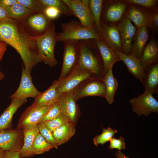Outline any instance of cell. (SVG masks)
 Returning a JSON list of instances; mask_svg holds the SVG:
<instances>
[{
    "label": "cell",
    "mask_w": 158,
    "mask_h": 158,
    "mask_svg": "<svg viewBox=\"0 0 158 158\" xmlns=\"http://www.w3.org/2000/svg\"><path fill=\"white\" fill-rule=\"evenodd\" d=\"M0 40L15 49L20 56L25 69L30 73L32 68L42 61L35 38L25 32L19 21L7 18L0 21Z\"/></svg>",
    "instance_id": "obj_1"
},
{
    "label": "cell",
    "mask_w": 158,
    "mask_h": 158,
    "mask_svg": "<svg viewBox=\"0 0 158 158\" xmlns=\"http://www.w3.org/2000/svg\"><path fill=\"white\" fill-rule=\"evenodd\" d=\"M79 42L80 54L78 65L95 77L103 78L105 73L102 57L95 40Z\"/></svg>",
    "instance_id": "obj_2"
},
{
    "label": "cell",
    "mask_w": 158,
    "mask_h": 158,
    "mask_svg": "<svg viewBox=\"0 0 158 158\" xmlns=\"http://www.w3.org/2000/svg\"><path fill=\"white\" fill-rule=\"evenodd\" d=\"M61 32L57 34V40L63 42L68 40L80 41L101 39L95 28L83 26L79 21L72 19L62 23Z\"/></svg>",
    "instance_id": "obj_3"
},
{
    "label": "cell",
    "mask_w": 158,
    "mask_h": 158,
    "mask_svg": "<svg viewBox=\"0 0 158 158\" xmlns=\"http://www.w3.org/2000/svg\"><path fill=\"white\" fill-rule=\"evenodd\" d=\"M35 38L41 61L51 67L56 65L58 61L55 57L54 49L58 41L57 34L54 23L44 34Z\"/></svg>",
    "instance_id": "obj_4"
},
{
    "label": "cell",
    "mask_w": 158,
    "mask_h": 158,
    "mask_svg": "<svg viewBox=\"0 0 158 158\" xmlns=\"http://www.w3.org/2000/svg\"><path fill=\"white\" fill-rule=\"evenodd\" d=\"M25 32L36 37L44 34L53 23L42 13L34 11L19 20Z\"/></svg>",
    "instance_id": "obj_5"
},
{
    "label": "cell",
    "mask_w": 158,
    "mask_h": 158,
    "mask_svg": "<svg viewBox=\"0 0 158 158\" xmlns=\"http://www.w3.org/2000/svg\"><path fill=\"white\" fill-rule=\"evenodd\" d=\"M63 42V60L59 80L66 78L75 68L78 63L80 54L79 41L68 40Z\"/></svg>",
    "instance_id": "obj_6"
},
{
    "label": "cell",
    "mask_w": 158,
    "mask_h": 158,
    "mask_svg": "<svg viewBox=\"0 0 158 158\" xmlns=\"http://www.w3.org/2000/svg\"><path fill=\"white\" fill-rule=\"evenodd\" d=\"M128 5L125 0H104L101 23L114 24L119 22L124 17Z\"/></svg>",
    "instance_id": "obj_7"
},
{
    "label": "cell",
    "mask_w": 158,
    "mask_h": 158,
    "mask_svg": "<svg viewBox=\"0 0 158 158\" xmlns=\"http://www.w3.org/2000/svg\"><path fill=\"white\" fill-rule=\"evenodd\" d=\"M73 91L76 101L89 96L106 97V89L102 78L94 77L86 80Z\"/></svg>",
    "instance_id": "obj_8"
},
{
    "label": "cell",
    "mask_w": 158,
    "mask_h": 158,
    "mask_svg": "<svg viewBox=\"0 0 158 158\" xmlns=\"http://www.w3.org/2000/svg\"><path fill=\"white\" fill-rule=\"evenodd\" d=\"M152 95L145 90L142 94L129 100L133 111L138 116H147L152 112L158 113V102Z\"/></svg>",
    "instance_id": "obj_9"
},
{
    "label": "cell",
    "mask_w": 158,
    "mask_h": 158,
    "mask_svg": "<svg viewBox=\"0 0 158 158\" xmlns=\"http://www.w3.org/2000/svg\"><path fill=\"white\" fill-rule=\"evenodd\" d=\"M94 77H95L78 65L67 77L62 80H58L57 92L62 95L72 91L85 80Z\"/></svg>",
    "instance_id": "obj_10"
},
{
    "label": "cell",
    "mask_w": 158,
    "mask_h": 158,
    "mask_svg": "<svg viewBox=\"0 0 158 158\" xmlns=\"http://www.w3.org/2000/svg\"><path fill=\"white\" fill-rule=\"evenodd\" d=\"M24 143L23 130H0V148L6 151L20 152Z\"/></svg>",
    "instance_id": "obj_11"
},
{
    "label": "cell",
    "mask_w": 158,
    "mask_h": 158,
    "mask_svg": "<svg viewBox=\"0 0 158 158\" xmlns=\"http://www.w3.org/2000/svg\"><path fill=\"white\" fill-rule=\"evenodd\" d=\"M49 106L28 107L22 114L17 128L23 130L37 125L47 113Z\"/></svg>",
    "instance_id": "obj_12"
},
{
    "label": "cell",
    "mask_w": 158,
    "mask_h": 158,
    "mask_svg": "<svg viewBox=\"0 0 158 158\" xmlns=\"http://www.w3.org/2000/svg\"><path fill=\"white\" fill-rule=\"evenodd\" d=\"M40 93L33 83L30 73L26 70L22 65L21 79L19 86L16 91L9 97L11 99L35 98Z\"/></svg>",
    "instance_id": "obj_13"
},
{
    "label": "cell",
    "mask_w": 158,
    "mask_h": 158,
    "mask_svg": "<svg viewBox=\"0 0 158 158\" xmlns=\"http://www.w3.org/2000/svg\"><path fill=\"white\" fill-rule=\"evenodd\" d=\"M101 40L115 51L123 53L120 36L117 25L114 23H101L98 32Z\"/></svg>",
    "instance_id": "obj_14"
},
{
    "label": "cell",
    "mask_w": 158,
    "mask_h": 158,
    "mask_svg": "<svg viewBox=\"0 0 158 158\" xmlns=\"http://www.w3.org/2000/svg\"><path fill=\"white\" fill-rule=\"evenodd\" d=\"M71 10L73 15L77 17L84 27H95V19L89 7L84 5L81 0H63Z\"/></svg>",
    "instance_id": "obj_15"
},
{
    "label": "cell",
    "mask_w": 158,
    "mask_h": 158,
    "mask_svg": "<svg viewBox=\"0 0 158 158\" xmlns=\"http://www.w3.org/2000/svg\"><path fill=\"white\" fill-rule=\"evenodd\" d=\"M120 35L123 53L130 54L132 40L137 31L136 27L133 25L130 20L124 16L117 25Z\"/></svg>",
    "instance_id": "obj_16"
},
{
    "label": "cell",
    "mask_w": 158,
    "mask_h": 158,
    "mask_svg": "<svg viewBox=\"0 0 158 158\" xmlns=\"http://www.w3.org/2000/svg\"><path fill=\"white\" fill-rule=\"evenodd\" d=\"M76 101L73 90L63 94L59 101L61 113L75 126L80 114Z\"/></svg>",
    "instance_id": "obj_17"
},
{
    "label": "cell",
    "mask_w": 158,
    "mask_h": 158,
    "mask_svg": "<svg viewBox=\"0 0 158 158\" xmlns=\"http://www.w3.org/2000/svg\"><path fill=\"white\" fill-rule=\"evenodd\" d=\"M152 11L131 4H128L124 17L133 22L136 26L149 27Z\"/></svg>",
    "instance_id": "obj_18"
},
{
    "label": "cell",
    "mask_w": 158,
    "mask_h": 158,
    "mask_svg": "<svg viewBox=\"0 0 158 158\" xmlns=\"http://www.w3.org/2000/svg\"><path fill=\"white\" fill-rule=\"evenodd\" d=\"M59 83L58 80L54 81L47 89L43 92H40L39 95L35 98L34 101L30 106L43 107L59 101L63 95L59 94L57 92Z\"/></svg>",
    "instance_id": "obj_19"
},
{
    "label": "cell",
    "mask_w": 158,
    "mask_h": 158,
    "mask_svg": "<svg viewBox=\"0 0 158 158\" xmlns=\"http://www.w3.org/2000/svg\"><path fill=\"white\" fill-rule=\"evenodd\" d=\"M115 51L120 61L125 63L129 72L142 83L145 71L140 59L131 55H127L118 51Z\"/></svg>",
    "instance_id": "obj_20"
},
{
    "label": "cell",
    "mask_w": 158,
    "mask_h": 158,
    "mask_svg": "<svg viewBox=\"0 0 158 158\" xmlns=\"http://www.w3.org/2000/svg\"><path fill=\"white\" fill-rule=\"evenodd\" d=\"M95 43L102 57L105 73L120 59L115 51L105 44L101 39L95 40Z\"/></svg>",
    "instance_id": "obj_21"
},
{
    "label": "cell",
    "mask_w": 158,
    "mask_h": 158,
    "mask_svg": "<svg viewBox=\"0 0 158 158\" xmlns=\"http://www.w3.org/2000/svg\"><path fill=\"white\" fill-rule=\"evenodd\" d=\"M140 60L145 72L158 63V47L154 39H152L144 48Z\"/></svg>",
    "instance_id": "obj_22"
},
{
    "label": "cell",
    "mask_w": 158,
    "mask_h": 158,
    "mask_svg": "<svg viewBox=\"0 0 158 158\" xmlns=\"http://www.w3.org/2000/svg\"><path fill=\"white\" fill-rule=\"evenodd\" d=\"M27 101V99H12L9 105L0 116V130L11 129L14 114L19 108Z\"/></svg>",
    "instance_id": "obj_23"
},
{
    "label": "cell",
    "mask_w": 158,
    "mask_h": 158,
    "mask_svg": "<svg viewBox=\"0 0 158 158\" xmlns=\"http://www.w3.org/2000/svg\"><path fill=\"white\" fill-rule=\"evenodd\" d=\"M134 37L135 42L129 54L140 59L148 38L147 27L142 26L138 28Z\"/></svg>",
    "instance_id": "obj_24"
},
{
    "label": "cell",
    "mask_w": 158,
    "mask_h": 158,
    "mask_svg": "<svg viewBox=\"0 0 158 158\" xmlns=\"http://www.w3.org/2000/svg\"><path fill=\"white\" fill-rule=\"evenodd\" d=\"M145 90L151 94H158V64L149 68L145 72L142 83Z\"/></svg>",
    "instance_id": "obj_25"
},
{
    "label": "cell",
    "mask_w": 158,
    "mask_h": 158,
    "mask_svg": "<svg viewBox=\"0 0 158 158\" xmlns=\"http://www.w3.org/2000/svg\"><path fill=\"white\" fill-rule=\"evenodd\" d=\"M75 126L69 122L57 128L52 132L58 146L68 141L75 134Z\"/></svg>",
    "instance_id": "obj_26"
},
{
    "label": "cell",
    "mask_w": 158,
    "mask_h": 158,
    "mask_svg": "<svg viewBox=\"0 0 158 158\" xmlns=\"http://www.w3.org/2000/svg\"><path fill=\"white\" fill-rule=\"evenodd\" d=\"M113 66L106 72L103 78L105 85L106 95L105 98L109 104L114 101V97L118 86L116 78L114 76L112 71Z\"/></svg>",
    "instance_id": "obj_27"
},
{
    "label": "cell",
    "mask_w": 158,
    "mask_h": 158,
    "mask_svg": "<svg viewBox=\"0 0 158 158\" xmlns=\"http://www.w3.org/2000/svg\"><path fill=\"white\" fill-rule=\"evenodd\" d=\"M24 143L19 152V157H29L33 142L37 135L39 133L37 125L31 128L23 130Z\"/></svg>",
    "instance_id": "obj_28"
},
{
    "label": "cell",
    "mask_w": 158,
    "mask_h": 158,
    "mask_svg": "<svg viewBox=\"0 0 158 158\" xmlns=\"http://www.w3.org/2000/svg\"><path fill=\"white\" fill-rule=\"evenodd\" d=\"M5 9L8 18L20 20L34 11L17 3L11 6L0 4Z\"/></svg>",
    "instance_id": "obj_29"
},
{
    "label": "cell",
    "mask_w": 158,
    "mask_h": 158,
    "mask_svg": "<svg viewBox=\"0 0 158 158\" xmlns=\"http://www.w3.org/2000/svg\"><path fill=\"white\" fill-rule=\"evenodd\" d=\"M54 148L39 133L36 135L32 145L29 154L30 157L36 154H41Z\"/></svg>",
    "instance_id": "obj_30"
},
{
    "label": "cell",
    "mask_w": 158,
    "mask_h": 158,
    "mask_svg": "<svg viewBox=\"0 0 158 158\" xmlns=\"http://www.w3.org/2000/svg\"><path fill=\"white\" fill-rule=\"evenodd\" d=\"M41 11L48 6H54L57 8L61 14L66 16L73 15L71 10L63 0H39Z\"/></svg>",
    "instance_id": "obj_31"
},
{
    "label": "cell",
    "mask_w": 158,
    "mask_h": 158,
    "mask_svg": "<svg viewBox=\"0 0 158 158\" xmlns=\"http://www.w3.org/2000/svg\"><path fill=\"white\" fill-rule=\"evenodd\" d=\"M103 0H89V8L95 19V28L98 33L101 26V16Z\"/></svg>",
    "instance_id": "obj_32"
},
{
    "label": "cell",
    "mask_w": 158,
    "mask_h": 158,
    "mask_svg": "<svg viewBox=\"0 0 158 158\" xmlns=\"http://www.w3.org/2000/svg\"><path fill=\"white\" fill-rule=\"evenodd\" d=\"M102 132L100 135H97L93 139V142L95 145L97 146L99 144L102 145L109 141L114 135L117 132L116 129H114L111 127L105 129L102 127Z\"/></svg>",
    "instance_id": "obj_33"
},
{
    "label": "cell",
    "mask_w": 158,
    "mask_h": 158,
    "mask_svg": "<svg viewBox=\"0 0 158 158\" xmlns=\"http://www.w3.org/2000/svg\"><path fill=\"white\" fill-rule=\"evenodd\" d=\"M69 122H70L67 117L61 113L55 118L44 122L46 126L52 132L59 127Z\"/></svg>",
    "instance_id": "obj_34"
},
{
    "label": "cell",
    "mask_w": 158,
    "mask_h": 158,
    "mask_svg": "<svg viewBox=\"0 0 158 158\" xmlns=\"http://www.w3.org/2000/svg\"><path fill=\"white\" fill-rule=\"evenodd\" d=\"M39 133L49 143L52 145L56 149L59 146L54 139L52 132L46 126L44 122H41L37 124Z\"/></svg>",
    "instance_id": "obj_35"
},
{
    "label": "cell",
    "mask_w": 158,
    "mask_h": 158,
    "mask_svg": "<svg viewBox=\"0 0 158 158\" xmlns=\"http://www.w3.org/2000/svg\"><path fill=\"white\" fill-rule=\"evenodd\" d=\"M125 1L128 4L137 5L152 11H157L158 0H126Z\"/></svg>",
    "instance_id": "obj_36"
},
{
    "label": "cell",
    "mask_w": 158,
    "mask_h": 158,
    "mask_svg": "<svg viewBox=\"0 0 158 158\" xmlns=\"http://www.w3.org/2000/svg\"><path fill=\"white\" fill-rule=\"evenodd\" d=\"M61 113L59 102L58 101L50 105L48 110L40 122H44L52 119L58 116Z\"/></svg>",
    "instance_id": "obj_37"
},
{
    "label": "cell",
    "mask_w": 158,
    "mask_h": 158,
    "mask_svg": "<svg viewBox=\"0 0 158 158\" xmlns=\"http://www.w3.org/2000/svg\"><path fill=\"white\" fill-rule=\"evenodd\" d=\"M17 1V3L32 11L41 12L39 0Z\"/></svg>",
    "instance_id": "obj_38"
},
{
    "label": "cell",
    "mask_w": 158,
    "mask_h": 158,
    "mask_svg": "<svg viewBox=\"0 0 158 158\" xmlns=\"http://www.w3.org/2000/svg\"><path fill=\"white\" fill-rule=\"evenodd\" d=\"M124 140L125 138L122 136H120L118 139L113 137L109 141L110 145L108 147V149L111 150L117 149L120 151L125 149L126 144Z\"/></svg>",
    "instance_id": "obj_39"
},
{
    "label": "cell",
    "mask_w": 158,
    "mask_h": 158,
    "mask_svg": "<svg viewBox=\"0 0 158 158\" xmlns=\"http://www.w3.org/2000/svg\"><path fill=\"white\" fill-rule=\"evenodd\" d=\"M43 13L49 19L52 20L59 17L61 14L60 10L54 6H48L45 8Z\"/></svg>",
    "instance_id": "obj_40"
},
{
    "label": "cell",
    "mask_w": 158,
    "mask_h": 158,
    "mask_svg": "<svg viewBox=\"0 0 158 158\" xmlns=\"http://www.w3.org/2000/svg\"><path fill=\"white\" fill-rule=\"evenodd\" d=\"M158 26V13L157 11H152L149 27L152 30H156Z\"/></svg>",
    "instance_id": "obj_41"
},
{
    "label": "cell",
    "mask_w": 158,
    "mask_h": 158,
    "mask_svg": "<svg viewBox=\"0 0 158 158\" xmlns=\"http://www.w3.org/2000/svg\"><path fill=\"white\" fill-rule=\"evenodd\" d=\"M4 158H20L19 152L6 151Z\"/></svg>",
    "instance_id": "obj_42"
},
{
    "label": "cell",
    "mask_w": 158,
    "mask_h": 158,
    "mask_svg": "<svg viewBox=\"0 0 158 158\" xmlns=\"http://www.w3.org/2000/svg\"><path fill=\"white\" fill-rule=\"evenodd\" d=\"M7 45L6 43L0 40V61L2 59L6 50Z\"/></svg>",
    "instance_id": "obj_43"
},
{
    "label": "cell",
    "mask_w": 158,
    "mask_h": 158,
    "mask_svg": "<svg viewBox=\"0 0 158 158\" xmlns=\"http://www.w3.org/2000/svg\"><path fill=\"white\" fill-rule=\"evenodd\" d=\"M17 3V0H0V4L7 6H11Z\"/></svg>",
    "instance_id": "obj_44"
},
{
    "label": "cell",
    "mask_w": 158,
    "mask_h": 158,
    "mask_svg": "<svg viewBox=\"0 0 158 158\" xmlns=\"http://www.w3.org/2000/svg\"><path fill=\"white\" fill-rule=\"evenodd\" d=\"M8 18L5 8L0 4V22Z\"/></svg>",
    "instance_id": "obj_45"
},
{
    "label": "cell",
    "mask_w": 158,
    "mask_h": 158,
    "mask_svg": "<svg viewBox=\"0 0 158 158\" xmlns=\"http://www.w3.org/2000/svg\"><path fill=\"white\" fill-rule=\"evenodd\" d=\"M115 155L117 158H130L126 156L121 151L118 150L116 152Z\"/></svg>",
    "instance_id": "obj_46"
},
{
    "label": "cell",
    "mask_w": 158,
    "mask_h": 158,
    "mask_svg": "<svg viewBox=\"0 0 158 158\" xmlns=\"http://www.w3.org/2000/svg\"><path fill=\"white\" fill-rule=\"evenodd\" d=\"M6 151L0 148V158H4Z\"/></svg>",
    "instance_id": "obj_47"
},
{
    "label": "cell",
    "mask_w": 158,
    "mask_h": 158,
    "mask_svg": "<svg viewBox=\"0 0 158 158\" xmlns=\"http://www.w3.org/2000/svg\"><path fill=\"white\" fill-rule=\"evenodd\" d=\"M4 77V74L0 70V81Z\"/></svg>",
    "instance_id": "obj_48"
}]
</instances>
